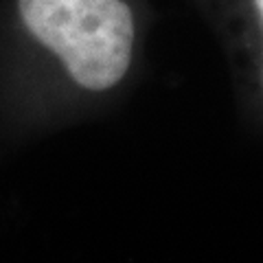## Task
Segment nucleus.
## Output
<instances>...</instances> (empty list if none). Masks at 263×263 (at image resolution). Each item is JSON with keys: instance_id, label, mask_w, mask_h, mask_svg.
<instances>
[{"instance_id": "nucleus-1", "label": "nucleus", "mask_w": 263, "mask_h": 263, "mask_svg": "<svg viewBox=\"0 0 263 263\" xmlns=\"http://www.w3.org/2000/svg\"><path fill=\"white\" fill-rule=\"evenodd\" d=\"M18 9L81 88L108 90L127 72L134 15L123 0H18Z\"/></svg>"}]
</instances>
